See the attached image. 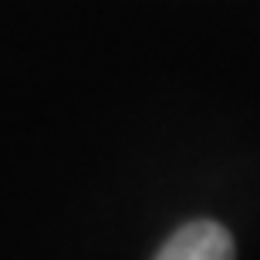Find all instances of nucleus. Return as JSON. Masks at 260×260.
<instances>
[{"mask_svg":"<svg viewBox=\"0 0 260 260\" xmlns=\"http://www.w3.org/2000/svg\"><path fill=\"white\" fill-rule=\"evenodd\" d=\"M155 260H233V237L220 223L196 220L176 230Z\"/></svg>","mask_w":260,"mask_h":260,"instance_id":"1","label":"nucleus"}]
</instances>
